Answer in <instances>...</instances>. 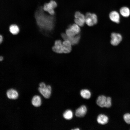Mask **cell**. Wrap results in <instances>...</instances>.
Returning <instances> with one entry per match:
<instances>
[{"label":"cell","mask_w":130,"mask_h":130,"mask_svg":"<svg viewBox=\"0 0 130 130\" xmlns=\"http://www.w3.org/2000/svg\"><path fill=\"white\" fill-rule=\"evenodd\" d=\"M98 18L95 13H86L85 16V22L89 26H91L97 24L98 22Z\"/></svg>","instance_id":"obj_1"},{"label":"cell","mask_w":130,"mask_h":130,"mask_svg":"<svg viewBox=\"0 0 130 130\" xmlns=\"http://www.w3.org/2000/svg\"><path fill=\"white\" fill-rule=\"evenodd\" d=\"M57 6V4L56 1L52 0L48 3L45 4L43 7L44 10L50 14L53 15L54 14V9Z\"/></svg>","instance_id":"obj_2"},{"label":"cell","mask_w":130,"mask_h":130,"mask_svg":"<svg viewBox=\"0 0 130 130\" xmlns=\"http://www.w3.org/2000/svg\"><path fill=\"white\" fill-rule=\"evenodd\" d=\"M75 19L74 20L76 24L79 26H83L85 22V16L79 11L76 12L74 15Z\"/></svg>","instance_id":"obj_3"},{"label":"cell","mask_w":130,"mask_h":130,"mask_svg":"<svg viewBox=\"0 0 130 130\" xmlns=\"http://www.w3.org/2000/svg\"><path fill=\"white\" fill-rule=\"evenodd\" d=\"M111 44L114 46L118 45L121 41L122 37L121 34L119 33L113 32L111 35Z\"/></svg>","instance_id":"obj_4"},{"label":"cell","mask_w":130,"mask_h":130,"mask_svg":"<svg viewBox=\"0 0 130 130\" xmlns=\"http://www.w3.org/2000/svg\"><path fill=\"white\" fill-rule=\"evenodd\" d=\"M62 37L64 40H66L69 41L72 45H74L78 44L80 38V35L79 34L72 37H68L66 33H62Z\"/></svg>","instance_id":"obj_5"},{"label":"cell","mask_w":130,"mask_h":130,"mask_svg":"<svg viewBox=\"0 0 130 130\" xmlns=\"http://www.w3.org/2000/svg\"><path fill=\"white\" fill-rule=\"evenodd\" d=\"M38 90L45 98H48L50 97L51 91V87L50 85L46 86L43 88L39 87L38 88Z\"/></svg>","instance_id":"obj_6"},{"label":"cell","mask_w":130,"mask_h":130,"mask_svg":"<svg viewBox=\"0 0 130 130\" xmlns=\"http://www.w3.org/2000/svg\"><path fill=\"white\" fill-rule=\"evenodd\" d=\"M52 49L54 52L56 53H63L62 42L61 41L59 40L55 41L54 45L52 47Z\"/></svg>","instance_id":"obj_7"},{"label":"cell","mask_w":130,"mask_h":130,"mask_svg":"<svg viewBox=\"0 0 130 130\" xmlns=\"http://www.w3.org/2000/svg\"><path fill=\"white\" fill-rule=\"evenodd\" d=\"M109 17L110 20L112 22L118 23L120 19V14L117 11H113L110 12L109 14Z\"/></svg>","instance_id":"obj_8"},{"label":"cell","mask_w":130,"mask_h":130,"mask_svg":"<svg viewBox=\"0 0 130 130\" xmlns=\"http://www.w3.org/2000/svg\"><path fill=\"white\" fill-rule=\"evenodd\" d=\"M63 53H67L70 52L72 50V45L68 40H65L62 42Z\"/></svg>","instance_id":"obj_9"},{"label":"cell","mask_w":130,"mask_h":130,"mask_svg":"<svg viewBox=\"0 0 130 130\" xmlns=\"http://www.w3.org/2000/svg\"><path fill=\"white\" fill-rule=\"evenodd\" d=\"M87 111L86 106L84 105H82L76 110L75 112V115L77 117H83L85 115Z\"/></svg>","instance_id":"obj_10"},{"label":"cell","mask_w":130,"mask_h":130,"mask_svg":"<svg viewBox=\"0 0 130 130\" xmlns=\"http://www.w3.org/2000/svg\"><path fill=\"white\" fill-rule=\"evenodd\" d=\"M6 95L8 98L11 99H16L17 98L18 96L17 91L12 89L7 90L6 92Z\"/></svg>","instance_id":"obj_11"},{"label":"cell","mask_w":130,"mask_h":130,"mask_svg":"<svg viewBox=\"0 0 130 130\" xmlns=\"http://www.w3.org/2000/svg\"><path fill=\"white\" fill-rule=\"evenodd\" d=\"M107 97L103 95L99 96L97 100V105L101 107H105L106 101Z\"/></svg>","instance_id":"obj_12"},{"label":"cell","mask_w":130,"mask_h":130,"mask_svg":"<svg viewBox=\"0 0 130 130\" xmlns=\"http://www.w3.org/2000/svg\"><path fill=\"white\" fill-rule=\"evenodd\" d=\"M108 118L106 115L103 114L99 115L97 118L98 122L99 124L104 125L107 124L108 122Z\"/></svg>","instance_id":"obj_13"},{"label":"cell","mask_w":130,"mask_h":130,"mask_svg":"<svg viewBox=\"0 0 130 130\" xmlns=\"http://www.w3.org/2000/svg\"><path fill=\"white\" fill-rule=\"evenodd\" d=\"M120 14L123 17L127 18L130 15V10L127 6H123L120 9Z\"/></svg>","instance_id":"obj_14"},{"label":"cell","mask_w":130,"mask_h":130,"mask_svg":"<svg viewBox=\"0 0 130 130\" xmlns=\"http://www.w3.org/2000/svg\"><path fill=\"white\" fill-rule=\"evenodd\" d=\"M32 103L33 105L36 107L40 106L41 104V100L40 97L37 95L34 96L32 99Z\"/></svg>","instance_id":"obj_15"},{"label":"cell","mask_w":130,"mask_h":130,"mask_svg":"<svg viewBox=\"0 0 130 130\" xmlns=\"http://www.w3.org/2000/svg\"><path fill=\"white\" fill-rule=\"evenodd\" d=\"M80 94L83 98L86 99L90 98L91 95L90 91L87 89H83L81 90L80 92Z\"/></svg>","instance_id":"obj_16"},{"label":"cell","mask_w":130,"mask_h":130,"mask_svg":"<svg viewBox=\"0 0 130 130\" xmlns=\"http://www.w3.org/2000/svg\"><path fill=\"white\" fill-rule=\"evenodd\" d=\"M9 31L13 35H15L18 33L19 30L17 26L15 25H12L9 27Z\"/></svg>","instance_id":"obj_17"},{"label":"cell","mask_w":130,"mask_h":130,"mask_svg":"<svg viewBox=\"0 0 130 130\" xmlns=\"http://www.w3.org/2000/svg\"><path fill=\"white\" fill-rule=\"evenodd\" d=\"M69 27L71 28L76 35L79 34L80 31V29L79 26L76 24L70 25Z\"/></svg>","instance_id":"obj_18"},{"label":"cell","mask_w":130,"mask_h":130,"mask_svg":"<svg viewBox=\"0 0 130 130\" xmlns=\"http://www.w3.org/2000/svg\"><path fill=\"white\" fill-rule=\"evenodd\" d=\"M63 116L64 118L66 119H71L73 116L72 112L70 110H67L63 113Z\"/></svg>","instance_id":"obj_19"},{"label":"cell","mask_w":130,"mask_h":130,"mask_svg":"<svg viewBox=\"0 0 130 130\" xmlns=\"http://www.w3.org/2000/svg\"><path fill=\"white\" fill-rule=\"evenodd\" d=\"M66 34L69 37H74L76 35L74 31L70 28L69 27L66 31Z\"/></svg>","instance_id":"obj_20"},{"label":"cell","mask_w":130,"mask_h":130,"mask_svg":"<svg viewBox=\"0 0 130 130\" xmlns=\"http://www.w3.org/2000/svg\"><path fill=\"white\" fill-rule=\"evenodd\" d=\"M123 118L124 120L127 124H130V114L126 113L125 114Z\"/></svg>","instance_id":"obj_21"},{"label":"cell","mask_w":130,"mask_h":130,"mask_svg":"<svg viewBox=\"0 0 130 130\" xmlns=\"http://www.w3.org/2000/svg\"><path fill=\"white\" fill-rule=\"evenodd\" d=\"M111 98L110 97H107L106 103L105 107L107 108H110L111 107Z\"/></svg>","instance_id":"obj_22"},{"label":"cell","mask_w":130,"mask_h":130,"mask_svg":"<svg viewBox=\"0 0 130 130\" xmlns=\"http://www.w3.org/2000/svg\"><path fill=\"white\" fill-rule=\"evenodd\" d=\"M3 40V37L2 36L0 35V43L1 44Z\"/></svg>","instance_id":"obj_23"},{"label":"cell","mask_w":130,"mask_h":130,"mask_svg":"<svg viewBox=\"0 0 130 130\" xmlns=\"http://www.w3.org/2000/svg\"><path fill=\"white\" fill-rule=\"evenodd\" d=\"M3 59V57L2 56H0V61H1Z\"/></svg>","instance_id":"obj_24"},{"label":"cell","mask_w":130,"mask_h":130,"mask_svg":"<svg viewBox=\"0 0 130 130\" xmlns=\"http://www.w3.org/2000/svg\"><path fill=\"white\" fill-rule=\"evenodd\" d=\"M72 130H79V129L78 128H76V129H73Z\"/></svg>","instance_id":"obj_25"}]
</instances>
